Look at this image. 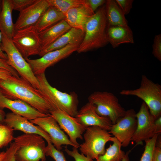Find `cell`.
Masks as SVG:
<instances>
[{"instance_id": "1", "label": "cell", "mask_w": 161, "mask_h": 161, "mask_svg": "<svg viewBox=\"0 0 161 161\" xmlns=\"http://www.w3.org/2000/svg\"><path fill=\"white\" fill-rule=\"evenodd\" d=\"M0 90L7 98L22 100L43 114H49L53 109L40 91L21 78L13 75L0 79Z\"/></svg>"}, {"instance_id": "2", "label": "cell", "mask_w": 161, "mask_h": 161, "mask_svg": "<svg viewBox=\"0 0 161 161\" xmlns=\"http://www.w3.org/2000/svg\"><path fill=\"white\" fill-rule=\"evenodd\" d=\"M108 27L105 5L100 8L86 24L84 36L77 52H86L106 45L108 43L106 35Z\"/></svg>"}, {"instance_id": "3", "label": "cell", "mask_w": 161, "mask_h": 161, "mask_svg": "<svg viewBox=\"0 0 161 161\" xmlns=\"http://www.w3.org/2000/svg\"><path fill=\"white\" fill-rule=\"evenodd\" d=\"M39 82V90L53 110H59L75 117L78 112V99L74 92H61L52 86L48 82L45 73L35 75Z\"/></svg>"}, {"instance_id": "4", "label": "cell", "mask_w": 161, "mask_h": 161, "mask_svg": "<svg viewBox=\"0 0 161 161\" xmlns=\"http://www.w3.org/2000/svg\"><path fill=\"white\" fill-rule=\"evenodd\" d=\"M122 95L134 96L143 100L151 114L156 119L161 114V86L155 83L144 75L142 76L140 86L134 89H124Z\"/></svg>"}, {"instance_id": "5", "label": "cell", "mask_w": 161, "mask_h": 161, "mask_svg": "<svg viewBox=\"0 0 161 161\" xmlns=\"http://www.w3.org/2000/svg\"><path fill=\"white\" fill-rule=\"evenodd\" d=\"M18 146L15 155L19 161H45L46 146L44 138L33 134H26L14 138Z\"/></svg>"}, {"instance_id": "6", "label": "cell", "mask_w": 161, "mask_h": 161, "mask_svg": "<svg viewBox=\"0 0 161 161\" xmlns=\"http://www.w3.org/2000/svg\"><path fill=\"white\" fill-rule=\"evenodd\" d=\"M1 47L7 55L8 65L15 69L21 78L35 88L39 89V82L29 64L15 47L12 39L3 34Z\"/></svg>"}, {"instance_id": "7", "label": "cell", "mask_w": 161, "mask_h": 161, "mask_svg": "<svg viewBox=\"0 0 161 161\" xmlns=\"http://www.w3.org/2000/svg\"><path fill=\"white\" fill-rule=\"evenodd\" d=\"M89 102L94 106L97 113L109 118L113 124L125 114L126 111L119 103L117 97L107 91H95L90 95Z\"/></svg>"}, {"instance_id": "8", "label": "cell", "mask_w": 161, "mask_h": 161, "mask_svg": "<svg viewBox=\"0 0 161 161\" xmlns=\"http://www.w3.org/2000/svg\"><path fill=\"white\" fill-rule=\"evenodd\" d=\"M85 131L84 142L79 145L80 151L86 156L96 160L105 153L106 143L112 142L113 137L108 131L98 126L88 127Z\"/></svg>"}, {"instance_id": "9", "label": "cell", "mask_w": 161, "mask_h": 161, "mask_svg": "<svg viewBox=\"0 0 161 161\" xmlns=\"http://www.w3.org/2000/svg\"><path fill=\"white\" fill-rule=\"evenodd\" d=\"M12 40L25 60L31 55H39L41 50L39 33L34 26L14 31Z\"/></svg>"}, {"instance_id": "10", "label": "cell", "mask_w": 161, "mask_h": 161, "mask_svg": "<svg viewBox=\"0 0 161 161\" xmlns=\"http://www.w3.org/2000/svg\"><path fill=\"white\" fill-rule=\"evenodd\" d=\"M78 47L76 45L69 44L60 49L47 52L39 58L32 59L28 58L25 60L36 75L45 73L47 68L77 51Z\"/></svg>"}, {"instance_id": "11", "label": "cell", "mask_w": 161, "mask_h": 161, "mask_svg": "<svg viewBox=\"0 0 161 161\" xmlns=\"http://www.w3.org/2000/svg\"><path fill=\"white\" fill-rule=\"evenodd\" d=\"M136 114L133 109L126 111L124 115L113 124L108 131L120 143L122 147L127 146L131 141L137 126Z\"/></svg>"}, {"instance_id": "12", "label": "cell", "mask_w": 161, "mask_h": 161, "mask_svg": "<svg viewBox=\"0 0 161 161\" xmlns=\"http://www.w3.org/2000/svg\"><path fill=\"white\" fill-rule=\"evenodd\" d=\"M137 126L131 141L137 145L149 139L156 134L154 121L156 119L150 113L147 106L143 102L138 112L136 113Z\"/></svg>"}, {"instance_id": "13", "label": "cell", "mask_w": 161, "mask_h": 161, "mask_svg": "<svg viewBox=\"0 0 161 161\" xmlns=\"http://www.w3.org/2000/svg\"><path fill=\"white\" fill-rule=\"evenodd\" d=\"M29 120L39 126L49 134L52 143L57 150L61 151L63 145H70L77 148L70 141L56 120L50 114L46 117Z\"/></svg>"}, {"instance_id": "14", "label": "cell", "mask_w": 161, "mask_h": 161, "mask_svg": "<svg viewBox=\"0 0 161 161\" xmlns=\"http://www.w3.org/2000/svg\"><path fill=\"white\" fill-rule=\"evenodd\" d=\"M50 114L56 120L61 129L68 135L70 141L78 148L79 144L77 139L83 140L82 134L86 128L83 126L75 117L59 110H53Z\"/></svg>"}, {"instance_id": "15", "label": "cell", "mask_w": 161, "mask_h": 161, "mask_svg": "<svg viewBox=\"0 0 161 161\" xmlns=\"http://www.w3.org/2000/svg\"><path fill=\"white\" fill-rule=\"evenodd\" d=\"M49 6L47 0H36L31 5L20 12L14 24V31L35 26Z\"/></svg>"}, {"instance_id": "16", "label": "cell", "mask_w": 161, "mask_h": 161, "mask_svg": "<svg viewBox=\"0 0 161 161\" xmlns=\"http://www.w3.org/2000/svg\"><path fill=\"white\" fill-rule=\"evenodd\" d=\"M6 108L12 112L29 120L46 117L49 114H43L27 103L20 100L11 99L5 97L0 90V109Z\"/></svg>"}, {"instance_id": "17", "label": "cell", "mask_w": 161, "mask_h": 161, "mask_svg": "<svg viewBox=\"0 0 161 161\" xmlns=\"http://www.w3.org/2000/svg\"><path fill=\"white\" fill-rule=\"evenodd\" d=\"M4 124L10 127L14 130H19L26 134L39 135L44 139L47 143H51L49 134L41 127L35 125L26 118L12 112L6 114Z\"/></svg>"}, {"instance_id": "18", "label": "cell", "mask_w": 161, "mask_h": 161, "mask_svg": "<svg viewBox=\"0 0 161 161\" xmlns=\"http://www.w3.org/2000/svg\"><path fill=\"white\" fill-rule=\"evenodd\" d=\"M75 117L82 125L86 128L96 126L109 131L113 125L109 118L98 115L93 105L89 102L78 111Z\"/></svg>"}, {"instance_id": "19", "label": "cell", "mask_w": 161, "mask_h": 161, "mask_svg": "<svg viewBox=\"0 0 161 161\" xmlns=\"http://www.w3.org/2000/svg\"><path fill=\"white\" fill-rule=\"evenodd\" d=\"M94 13L85 1L84 4L68 11L64 15V20L71 28L84 31L86 24Z\"/></svg>"}, {"instance_id": "20", "label": "cell", "mask_w": 161, "mask_h": 161, "mask_svg": "<svg viewBox=\"0 0 161 161\" xmlns=\"http://www.w3.org/2000/svg\"><path fill=\"white\" fill-rule=\"evenodd\" d=\"M84 35V31L71 28L52 44L41 50L39 55L41 57L47 52L60 49L69 44L79 47L83 40Z\"/></svg>"}, {"instance_id": "21", "label": "cell", "mask_w": 161, "mask_h": 161, "mask_svg": "<svg viewBox=\"0 0 161 161\" xmlns=\"http://www.w3.org/2000/svg\"><path fill=\"white\" fill-rule=\"evenodd\" d=\"M106 35L109 43L113 48L123 43H134L132 32L129 26H108Z\"/></svg>"}, {"instance_id": "22", "label": "cell", "mask_w": 161, "mask_h": 161, "mask_svg": "<svg viewBox=\"0 0 161 161\" xmlns=\"http://www.w3.org/2000/svg\"><path fill=\"white\" fill-rule=\"evenodd\" d=\"M71 28L64 19L39 33L41 50L52 44Z\"/></svg>"}, {"instance_id": "23", "label": "cell", "mask_w": 161, "mask_h": 161, "mask_svg": "<svg viewBox=\"0 0 161 161\" xmlns=\"http://www.w3.org/2000/svg\"><path fill=\"white\" fill-rule=\"evenodd\" d=\"M13 9L10 0H2L0 11V31L7 37L12 39L14 32L12 18Z\"/></svg>"}, {"instance_id": "24", "label": "cell", "mask_w": 161, "mask_h": 161, "mask_svg": "<svg viewBox=\"0 0 161 161\" xmlns=\"http://www.w3.org/2000/svg\"><path fill=\"white\" fill-rule=\"evenodd\" d=\"M105 6L108 26H128L125 14L115 0H106Z\"/></svg>"}, {"instance_id": "25", "label": "cell", "mask_w": 161, "mask_h": 161, "mask_svg": "<svg viewBox=\"0 0 161 161\" xmlns=\"http://www.w3.org/2000/svg\"><path fill=\"white\" fill-rule=\"evenodd\" d=\"M64 18L65 16L63 13L53 7L50 6L34 26L40 33Z\"/></svg>"}, {"instance_id": "26", "label": "cell", "mask_w": 161, "mask_h": 161, "mask_svg": "<svg viewBox=\"0 0 161 161\" xmlns=\"http://www.w3.org/2000/svg\"><path fill=\"white\" fill-rule=\"evenodd\" d=\"M105 153L99 156L95 161H121L125 153L121 149L120 143L114 137Z\"/></svg>"}, {"instance_id": "27", "label": "cell", "mask_w": 161, "mask_h": 161, "mask_svg": "<svg viewBox=\"0 0 161 161\" xmlns=\"http://www.w3.org/2000/svg\"><path fill=\"white\" fill-rule=\"evenodd\" d=\"M52 6L64 15L70 9L79 7L85 3V0H47Z\"/></svg>"}, {"instance_id": "28", "label": "cell", "mask_w": 161, "mask_h": 161, "mask_svg": "<svg viewBox=\"0 0 161 161\" xmlns=\"http://www.w3.org/2000/svg\"><path fill=\"white\" fill-rule=\"evenodd\" d=\"M159 135L156 134L152 138L145 141V149L140 161H153V153Z\"/></svg>"}, {"instance_id": "29", "label": "cell", "mask_w": 161, "mask_h": 161, "mask_svg": "<svg viewBox=\"0 0 161 161\" xmlns=\"http://www.w3.org/2000/svg\"><path fill=\"white\" fill-rule=\"evenodd\" d=\"M14 130L4 124H0V148L7 146L14 139Z\"/></svg>"}, {"instance_id": "30", "label": "cell", "mask_w": 161, "mask_h": 161, "mask_svg": "<svg viewBox=\"0 0 161 161\" xmlns=\"http://www.w3.org/2000/svg\"><path fill=\"white\" fill-rule=\"evenodd\" d=\"M46 146L45 155L50 156L55 161H67L63 152L56 149L51 143Z\"/></svg>"}, {"instance_id": "31", "label": "cell", "mask_w": 161, "mask_h": 161, "mask_svg": "<svg viewBox=\"0 0 161 161\" xmlns=\"http://www.w3.org/2000/svg\"><path fill=\"white\" fill-rule=\"evenodd\" d=\"M13 10L19 12L31 5L36 0H10Z\"/></svg>"}, {"instance_id": "32", "label": "cell", "mask_w": 161, "mask_h": 161, "mask_svg": "<svg viewBox=\"0 0 161 161\" xmlns=\"http://www.w3.org/2000/svg\"><path fill=\"white\" fill-rule=\"evenodd\" d=\"M64 151L69 156L73 157L75 161H93V160L85 156L82 153L80 154L78 151L77 148L73 147L72 151L67 148L66 146H64Z\"/></svg>"}, {"instance_id": "33", "label": "cell", "mask_w": 161, "mask_h": 161, "mask_svg": "<svg viewBox=\"0 0 161 161\" xmlns=\"http://www.w3.org/2000/svg\"><path fill=\"white\" fill-rule=\"evenodd\" d=\"M18 147V145L14 142L11 143L5 152L3 161H19L16 159L15 156Z\"/></svg>"}, {"instance_id": "34", "label": "cell", "mask_w": 161, "mask_h": 161, "mask_svg": "<svg viewBox=\"0 0 161 161\" xmlns=\"http://www.w3.org/2000/svg\"><path fill=\"white\" fill-rule=\"evenodd\" d=\"M152 53L159 61H161V35H156L152 45Z\"/></svg>"}, {"instance_id": "35", "label": "cell", "mask_w": 161, "mask_h": 161, "mask_svg": "<svg viewBox=\"0 0 161 161\" xmlns=\"http://www.w3.org/2000/svg\"><path fill=\"white\" fill-rule=\"evenodd\" d=\"M117 4L125 15L129 13L132 7L133 0H116Z\"/></svg>"}, {"instance_id": "36", "label": "cell", "mask_w": 161, "mask_h": 161, "mask_svg": "<svg viewBox=\"0 0 161 161\" xmlns=\"http://www.w3.org/2000/svg\"><path fill=\"white\" fill-rule=\"evenodd\" d=\"M0 68L6 69L10 71L13 76L17 78H19V75L17 72L13 67L8 65L7 60L0 58Z\"/></svg>"}, {"instance_id": "37", "label": "cell", "mask_w": 161, "mask_h": 161, "mask_svg": "<svg viewBox=\"0 0 161 161\" xmlns=\"http://www.w3.org/2000/svg\"><path fill=\"white\" fill-rule=\"evenodd\" d=\"M85 1L93 11L94 12L98 7L106 3V0H85Z\"/></svg>"}, {"instance_id": "38", "label": "cell", "mask_w": 161, "mask_h": 161, "mask_svg": "<svg viewBox=\"0 0 161 161\" xmlns=\"http://www.w3.org/2000/svg\"><path fill=\"white\" fill-rule=\"evenodd\" d=\"M158 140L159 141L158 142V144L156 143L153 153V161H161V140L160 139Z\"/></svg>"}, {"instance_id": "39", "label": "cell", "mask_w": 161, "mask_h": 161, "mask_svg": "<svg viewBox=\"0 0 161 161\" xmlns=\"http://www.w3.org/2000/svg\"><path fill=\"white\" fill-rule=\"evenodd\" d=\"M12 75V73L9 71L0 68V79L6 80Z\"/></svg>"}, {"instance_id": "40", "label": "cell", "mask_w": 161, "mask_h": 161, "mask_svg": "<svg viewBox=\"0 0 161 161\" xmlns=\"http://www.w3.org/2000/svg\"><path fill=\"white\" fill-rule=\"evenodd\" d=\"M154 125L156 134H160L161 132V116L155 120Z\"/></svg>"}, {"instance_id": "41", "label": "cell", "mask_w": 161, "mask_h": 161, "mask_svg": "<svg viewBox=\"0 0 161 161\" xmlns=\"http://www.w3.org/2000/svg\"><path fill=\"white\" fill-rule=\"evenodd\" d=\"M1 38L2 33L0 31V58L7 60V55L2 51L1 47Z\"/></svg>"}, {"instance_id": "42", "label": "cell", "mask_w": 161, "mask_h": 161, "mask_svg": "<svg viewBox=\"0 0 161 161\" xmlns=\"http://www.w3.org/2000/svg\"><path fill=\"white\" fill-rule=\"evenodd\" d=\"M6 114L4 111L0 109V124H4Z\"/></svg>"}, {"instance_id": "43", "label": "cell", "mask_w": 161, "mask_h": 161, "mask_svg": "<svg viewBox=\"0 0 161 161\" xmlns=\"http://www.w3.org/2000/svg\"><path fill=\"white\" fill-rule=\"evenodd\" d=\"M130 151L131 150H129L125 153L121 161H130L129 155Z\"/></svg>"}, {"instance_id": "44", "label": "cell", "mask_w": 161, "mask_h": 161, "mask_svg": "<svg viewBox=\"0 0 161 161\" xmlns=\"http://www.w3.org/2000/svg\"><path fill=\"white\" fill-rule=\"evenodd\" d=\"M5 152L2 151L0 153V161H3L5 155Z\"/></svg>"}, {"instance_id": "45", "label": "cell", "mask_w": 161, "mask_h": 161, "mask_svg": "<svg viewBox=\"0 0 161 161\" xmlns=\"http://www.w3.org/2000/svg\"><path fill=\"white\" fill-rule=\"evenodd\" d=\"M2 0H0V11L1 8Z\"/></svg>"}]
</instances>
